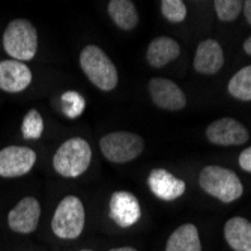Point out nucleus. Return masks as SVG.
I'll list each match as a JSON object with an SVG mask.
<instances>
[{"label":"nucleus","instance_id":"nucleus-2","mask_svg":"<svg viewBox=\"0 0 251 251\" xmlns=\"http://www.w3.org/2000/svg\"><path fill=\"white\" fill-rule=\"evenodd\" d=\"M199 184L203 191L223 203H232L244 193V187L236 173L220 166L204 167L200 173Z\"/></svg>","mask_w":251,"mask_h":251},{"label":"nucleus","instance_id":"nucleus-8","mask_svg":"<svg viewBox=\"0 0 251 251\" xmlns=\"http://www.w3.org/2000/svg\"><path fill=\"white\" fill-rule=\"evenodd\" d=\"M41 217V204L35 197L21 199L8 214V226L15 233L29 235L38 227Z\"/></svg>","mask_w":251,"mask_h":251},{"label":"nucleus","instance_id":"nucleus-1","mask_svg":"<svg viewBox=\"0 0 251 251\" xmlns=\"http://www.w3.org/2000/svg\"><path fill=\"white\" fill-rule=\"evenodd\" d=\"M3 49L18 62L32 60L38 50V33L27 20H12L3 32Z\"/></svg>","mask_w":251,"mask_h":251},{"label":"nucleus","instance_id":"nucleus-7","mask_svg":"<svg viewBox=\"0 0 251 251\" xmlns=\"http://www.w3.org/2000/svg\"><path fill=\"white\" fill-rule=\"evenodd\" d=\"M36 163V153L26 146H8L0 151V176L18 177L29 173Z\"/></svg>","mask_w":251,"mask_h":251},{"label":"nucleus","instance_id":"nucleus-6","mask_svg":"<svg viewBox=\"0 0 251 251\" xmlns=\"http://www.w3.org/2000/svg\"><path fill=\"white\" fill-rule=\"evenodd\" d=\"M102 155L111 163L132 161L143 152L145 143L139 134L118 131L104 135L100 142Z\"/></svg>","mask_w":251,"mask_h":251},{"label":"nucleus","instance_id":"nucleus-9","mask_svg":"<svg viewBox=\"0 0 251 251\" xmlns=\"http://www.w3.org/2000/svg\"><path fill=\"white\" fill-rule=\"evenodd\" d=\"M110 218L122 229L134 226L142 217V208L137 197L128 191H116L111 194L108 204Z\"/></svg>","mask_w":251,"mask_h":251},{"label":"nucleus","instance_id":"nucleus-4","mask_svg":"<svg viewBox=\"0 0 251 251\" xmlns=\"http://www.w3.org/2000/svg\"><path fill=\"white\" fill-rule=\"evenodd\" d=\"M80 66L87 78L101 90H113L118 84V70L97 45H87L80 53Z\"/></svg>","mask_w":251,"mask_h":251},{"label":"nucleus","instance_id":"nucleus-27","mask_svg":"<svg viewBox=\"0 0 251 251\" xmlns=\"http://www.w3.org/2000/svg\"><path fill=\"white\" fill-rule=\"evenodd\" d=\"M108 251H137V250L132 247H119V248H111Z\"/></svg>","mask_w":251,"mask_h":251},{"label":"nucleus","instance_id":"nucleus-24","mask_svg":"<svg viewBox=\"0 0 251 251\" xmlns=\"http://www.w3.org/2000/svg\"><path fill=\"white\" fill-rule=\"evenodd\" d=\"M239 166H241L245 172L251 173V148L245 149V151L239 155Z\"/></svg>","mask_w":251,"mask_h":251},{"label":"nucleus","instance_id":"nucleus-23","mask_svg":"<svg viewBox=\"0 0 251 251\" xmlns=\"http://www.w3.org/2000/svg\"><path fill=\"white\" fill-rule=\"evenodd\" d=\"M159 5L164 18L170 23H180L187 17V6L182 0H163Z\"/></svg>","mask_w":251,"mask_h":251},{"label":"nucleus","instance_id":"nucleus-28","mask_svg":"<svg viewBox=\"0 0 251 251\" xmlns=\"http://www.w3.org/2000/svg\"><path fill=\"white\" fill-rule=\"evenodd\" d=\"M81 251H94V250H81Z\"/></svg>","mask_w":251,"mask_h":251},{"label":"nucleus","instance_id":"nucleus-11","mask_svg":"<svg viewBox=\"0 0 251 251\" xmlns=\"http://www.w3.org/2000/svg\"><path fill=\"white\" fill-rule=\"evenodd\" d=\"M208 140L218 146H236L244 145L248 139L247 128L232 118H223L212 122L206 129Z\"/></svg>","mask_w":251,"mask_h":251},{"label":"nucleus","instance_id":"nucleus-26","mask_svg":"<svg viewBox=\"0 0 251 251\" xmlns=\"http://www.w3.org/2000/svg\"><path fill=\"white\" fill-rule=\"evenodd\" d=\"M244 51H245L247 54H250V56H251V36L244 42Z\"/></svg>","mask_w":251,"mask_h":251},{"label":"nucleus","instance_id":"nucleus-18","mask_svg":"<svg viewBox=\"0 0 251 251\" xmlns=\"http://www.w3.org/2000/svg\"><path fill=\"white\" fill-rule=\"evenodd\" d=\"M108 15L115 25L124 30H131L139 23V12L129 0H111L108 2Z\"/></svg>","mask_w":251,"mask_h":251},{"label":"nucleus","instance_id":"nucleus-16","mask_svg":"<svg viewBox=\"0 0 251 251\" xmlns=\"http://www.w3.org/2000/svg\"><path fill=\"white\" fill-rule=\"evenodd\" d=\"M180 54V47L179 44L169 36H161L153 39L146 53V59L151 66L153 68H163L173 62L177 56Z\"/></svg>","mask_w":251,"mask_h":251},{"label":"nucleus","instance_id":"nucleus-10","mask_svg":"<svg viewBox=\"0 0 251 251\" xmlns=\"http://www.w3.org/2000/svg\"><path fill=\"white\" fill-rule=\"evenodd\" d=\"M148 87L153 104L159 108L176 111V110H182L187 105L185 94L172 80L152 78Z\"/></svg>","mask_w":251,"mask_h":251},{"label":"nucleus","instance_id":"nucleus-22","mask_svg":"<svg viewBox=\"0 0 251 251\" xmlns=\"http://www.w3.org/2000/svg\"><path fill=\"white\" fill-rule=\"evenodd\" d=\"M214 5L217 11V17L221 21L229 23V21H235L239 17L244 2H241V0H217Z\"/></svg>","mask_w":251,"mask_h":251},{"label":"nucleus","instance_id":"nucleus-14","mask_svg":"<svg viewBox=\"0 0 251 251\" xmlns=\"http://www.w3.org/2000/svg\"><path fill=\"white\" fill-rule=\"evenodd\" d=\"M224 65V53L221 45L215 39H204L199 44L196 57H194V68L196 71L204 75L217 74Z\"/></svg>","mask_w":251,"mask_h":251},{"label":"nucleus","instance_id":"nucleus-3","mask_svg":"<svg viewBox=\"0 0 251 251\" xmlns=\"http://www.w3.org/2000/svg\"><path fill=\"white\" fill-rule=\"evenodd\" d=\"M92 149L80 137L66 140L53 156V167L63 177H77L89 169Z\"/></svg>","mask_w":251,"mask_h":251},{"label":"nucleus","instance_id":"nucleus-12","mask_svg":"<svg viewBox=\"0 0 251 251\" xmlns=\"http://www.w3.org/2000/svg\"><path fill=\"white\" fill-rule=\"evenodd\" d=\"M32 71L23 62L9 59L0 62V89L9 94H17L29 87Z\"/></svg>","mask_w":251,"mask_h":251},{"label":"nucleus","instance_id":"nucleus-19","mask_svg":"<svg viewBox=\"0 0 251 251\" xmlns=\"http://www.w3.org/2000/svg\"><path fill=\"white\" fill-rule=\"evenodd\" d=\"M229 94L241 101H251V65L242 68L229 81Z\"/></svg>","mask_w":251,"mask_h":251},{"label":"nucleus","instance_id":"nucleus-15","mask_svg":"<svg viewBox=\"0 0 251 251\" xmlns=\"http://www.w3.org/2000/svg\"><path fill=\"white\" fill-rule=\"evenodd\" d=\"M224 239L235 251H251V221L233 217L224 224Z\"/></svg>","mask_w":251,"mask_h":251},{"label":"nucleus","instance_id":"nucleus-25","mask_svg":"<svg viewBox=\"0 0 251 251\" xmlns=\"http://www.w3.org/2000/svg\"><path fill=\"white\" fill-rule=\"evenodd\" d=\"M242 9H244V14H245V18L248 21V25L251 26V0H247V2H244Z\"/></svg>","mask_w":251,"mask_h":251},{"label":"nucleus","instance_id":"nucleus-21","mask_svg":"<svg viewBox=\"0 0 251 251\" xmlns=\"http://www.w3.org/2000/svg\"><path fill=\"white\" fill-rule=\"evenodd\" d=\"M21 132L25 135V139H29V140H38L42 135L44 121L38 110H29V113L25 116V119H23Z\"/></svg>","mask_w":251,"mask_h":251},{"label":"nucleus","instance_id":"nucleus-17","mask_svg":"<svg viewBox=\"0 0 251 251\" xmlns=\"http://www.w3.org/2000/svg\"><path fill=\"white\" fill-rule=\"evenodd\" d=\"M166 251H201L199 230L194 224H184L170 235Z\"/></svg>","mask_w":251,"mask_h":251},{"label":"nucleus","instance_id":"nucleus-5","mask_svg":"<svg viewBox=\"0 0 251 251\" xmlns=\"http://www.w3.org/2000/svg\"><path fill=\"white\" fill-rule=\"evenodd\" d=\"M84 221L86 212L81 200L75 196H66L54 211L51 229L60 239H77L84 229Z\"/></svg>","mask_w":251,"mask_h":251},{"label":"nucleus","instance_id":"nucleus-13","mask_svg":"<svg viewBox=\"0 0 251 251\" xmlns=\"http://www.w3.org/2000/svg\"><path fill=\"white\" fill-rule=\"evenodd\" d=\"M151 191L161 200H176L185 193V182L164 169H153L148 177Z\"/></svg>","mask_w":251,"mask_h":251},{"label":"nucleus","instance_id":"nucleus-20","mask_svg":"<svg viewBox=\"0 0 251 251\" xmlns=\"http://www.w3.org/2000/svg\"><path fill=\"white\" fill-rule=\"evenodd\" d=\"M60 101H62V110L65 113V116L70 119L78 118L86 108L84 98L78 92H74V90H68V92H65L62 95Z\"/></svg>","mask_w":251,"mask_h":251}]
</instances>
